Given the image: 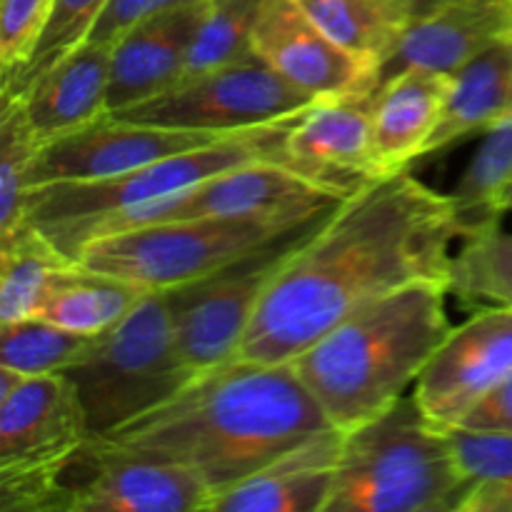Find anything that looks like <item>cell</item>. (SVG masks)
Returning a JSON list of instances; mask_svg holds the SVG:
<instances>
[{
    "label": "cell",
    "mask_w": 512,
    "mask_h": 512,
    "mask_svg": "<svg viewBox=\"0 0 512 512\" xmlns=\"http://www.w3.org/2000/svg\"><path fill=\"white\" fill-rule=\"evenodd\" d=\"M512 115V38L490 45L453 75L440 123L423 158L443 153L458 140L485 133Z\"/></svg>",
    "instance_id": "22"
},
{
    "label": "cell",
    "mask_w": 512,
    "mask_h": 512,
    "mask_svg": "<svg viewBox=\"0 0 512 512\" xmlns=\"http://www.w3.org/2000/svg\"><path fill=\"white\" fill-rule=\"evenodd\" d=\"M253 50L275 73L318 100L378 90L375 70L333 43L298 0H265Z\"/></svg>",
    "instance_id": "16"
},
{
    "label": "cell",
    "mask_w": 512,
    "mask_h": 512,
    "mask_svg": "<svg viewBox=\"0 0 512 512\" xmlns=\"http://www.w3.org/2000/svg\"><path fill=\"white\" fill-rule=\"evenodd\" d=\"M335 210V208H333ZM333 210L305 220L280 238L260 245L228 268L165 290L185 363L200 370L238 358L253 315L285 260L320 228Z\"/></svg>",
    "instance_id": "9"
},
{
    "label": "cell",
    "mask_w": 512,
    "mask_h": 512,
    "mask_svg": "<svg viewBox=\"0 0 512 512\" xmlns=\"http://www.w3.org/2000/svg\"><path fill=\"white\" fill-rule=\"evenodd\" d=\"M55 0H0V73L10 75L33 53Z\"/></svg>",
    "instance_id": "33"
},
{
    "label": "cell",
    "mask_w": 512,
    "mask_h": 512,
    "mask_svg": "<svg viewBox=\"0 0 512 512\" xmlns=\"http://www.w3.org/2000/svg\"><path fill=\"white\" fill-rule=\"evenodd\" d=\"M512 375V308H478L450 328L413 385V398L440 428H453L488 390Z\"/></svg>",
    "instance_id": "13"
},
{
    "label": "cell",
    "mask_w": 512,
    "mask_h": 512,
    "mask_svg": "<svg viewBox=\"0 0 512 512\" xmlns=\"http://www.w3.org/2000/svg\"><path fill=\"white\" fill-rule=\"evenodd\" d=\"M150 290L118 275L68 263L58 270L40 318L80 335H100L125 318Z\"/></svg>",
    "instance_id": "23"
},
{
    "label": "cell",
    "mask_w": 512,
    "mask_h": 512,
    "mask_svg": "<svg viewBox=\"0 0 512 512\" xmlns=\"http://www.w3.org/2000/svg\"><path fill=\"white\" fill-rule=\"evenodd\" d=\"M328 428L335 425L290 363L233 358L100 438L188 470L213 500Z\"/></svg>",
    "instance_id": "2"
},
{
    "label": "cell",
    "mask_w": 512,
    "mask_h": 512,
    "mask_svg": "<svg viewBox=\"0 0 512 512\" xmlns=\"http://www.w3.org/2000/svg\"><path fill=\"white\" fill-rule=\"evenodd\" d=\"M93 338L60 328L40 315L0 323V365L28 378L63 373L88 350Z\"/></svg>",
    "instance_id": "30"
},
{
    "label": "cell",
    "mask_w": 512,
    "mask_h": 512,
    "mask_svg": "<svg viewBox=\"0 0 512 512\" xmlns=\"http://www.w3.org/2000/svg\"><path fill=\"white\" fill-rule=\"evenodd\" d=\"M305 110L260 128L228 133L208 145L170 155L115 178L30 188L23 208L25 225L43 235L65 260L75 263L80 250L98 238L110 220L130 210L173 198L238 165L285 160V140Z\"/></svg>",
    "instance_id": "4"
},
{
    "label": "cell",
    "mask_w": 512,
    "mask_h": 512,
    "mask_svg": "<svg viewBox=\"0 0 512 512\" xmlns=\"http://www.w3.org/2000/svg\"><path fill=\"white\" fill-rule=\"evenodd\" d=\"M505 38H512V0H443L405 25L378 68V88L408 68L455 75Z\"/></svg>",
    "instance_id": "17"
},
{
    "label": "cell",
    "mask_w": 512,
    "mask_h": 512,
    "mask_svg": "<svg viewBox=\"0 0 512 512\" xmlns=\"http://www.w3.org/2000/svg\"><path fill=\"white\" fill-rule=\"evenodd\" d=\"M88 438L83 408L63 373L25 378L0 398V483L40 478Z\"/></svg>",
    "instance_id": "15"
},
{
    "label": "cell",
    "mask_w": 512,
    "mask_h": 512,
    "mask_svg": "<svg viewBox=\"0 0 512 512\" xmlns=\"http://www.w3.org/2000/svg\"><path fill=\"white\" fill-rule=\"evenodd\" d=\"M263 3L265 0H205L185 78L253 53V30Z\"/></svg>",
    "instance_id": "31"
},
{
    "label": "cell",
    "mask_w": 512,
    "mask_h": 512,
    "mask_svg": "<svg viewBox=\"0 0 512 512\" xmlns=\"http://www.w3.org/2000/svg\"><path fill=\"white\" fill-rule=\"evenodd\" d=\"M448 288L473 310L512 308V233L498 225L465 238L455 250Z\"/></svg>",
    "instance_id": "28"
},
{
    "label": "cell",
    "mask_w": 512,
    "mask_h": 512,
    "mask_svg": "<svg viewBox=\"0 0 512 512\" xmlns=\"http://www.w3.org/2000/svg\"><path fill=\"white\" fill-rule=\"evenodd\" d=\"M218 138L223 135L135 123L105 113L83 128L40 145L28 170V190L53 183L115 178Z\"/></svg>",
    "instance_id": "12"
},
{
    "label": "cell",
    "mask_w": 512,
    "mask_h": 512,
    "mask_svg": "<svg viewBox=\"0 0 512 512\" xmlns=\"http://www.w3.org/2000/svg\"><path fill=\"white\" fill-rule=\"evenodd\" d=\"M503 210H505V213L512 210V180H510L508 188H505V193H503Z\"/></svg>",
    "instance_id": "37"
},
{
    "label": "cell",
    "mask_w": 512,
    "mask_h": 512,
    "mask_svg": "<svg viewBox=\"0 0 512 512\" xmlns=\"http://www.w3.org/2000/svg\"><path fill=\"white\" fill-rule=\"evenodd\" d=\"M453 428L512 435V375L488 390Z\"/></svg>",
    "instance_id": "35"
},
{
    "label": "cell",
    "mask_w": 512,
    "mask_h": 512,
    "mask_svg": "<svg viewBox=\"0 0 512 512\" xmlns=\"http://www.w3.org/2000/svg\"><path fill=\"white\" fill-rule=\"evenodd\" d=\"M298 3L333 43L373 68L375 78L408 25L405 13L393 0H298Z\"/></svg>",
    "instance_id": "25"
},
{
    "label": "cell",
    "mask_w": 512,
    "mask_h": 512,
    "mask_svg": "<svg viewBox=\"0 0 512 512\" xmlns=\"http://www.w3.org/2000/svg\"><path fill=\"white\" fill-rule=\"evenodd\" d=\"M463 475L458 512H512V435L448 428Z\"/></svg>",
    "instance_id": "27"
},
{
    "label": "cell",
    "mask_w": 512,
    "mask_h": 512,
    "mask_svg": "<svg viewBox=\"0 0 512 512\" xmlns=\"http://www.w3.org/2000/svg\"><path fill=\"white\" fill-rule=\"evenodd\" d=\"M18 98H0V243L25 225L28 170L40 150Z\"/></svg>",
    "instance_id": "32"
},
{
    "label": "cell",
    "mask_w": 512,
    "mask_h": 512,
    "mask_svg": "<svg viewBox=\"0 0 512 512\" xmlns=\"http://www.w3.org/2000/svg\"><path fill=\"white\" fill-rule=\"evenodd\" d=\"M203 3L205 0H190L163 10L110 45L108 113L143 103L185 78Z\"/></svg>",
    "instance_id": "18"
},
{
    "label": "cell",
    "mask_w": 512,
    "mask_h": 512,
    "mask_svg": "<svg viewBox=\"0 0 512 512\" xmlns=\"http://www.w3.org/2000/svg\"><path fill=\"white\" fill-rule=\"evenodd\" d=\"M183 3H190V0H108L88 40L113 45L120 35L128 33L143 20Z\"/></svg>",
    "instance_id": "34"
},
{
    "label": "cell",
    "mask_w": 512,
    "mask_h": 512,
    "mask_svg": "<svg viewBox=\"0 0 512 512\" xmlns=\"http://www.w3.org/2000/svg\"><path fill=\"white\" fill-rule=\"evenodd\" d=\"M105 5L108 0H55L30 58L0 83V98H20L40 75L88 43Z\"/></svg>",
    "instance_id": "29"
},
{
    "label": "cell",
    "mask_w": 512,
    "mask_h": 512,
    "mask_svg": "<svg viewBox=\"0 0 512 512\" xmlns=\"http://www.w3.org/2000/svg\"><path fill=\"white\" fill-rule=\"evenodd\" d=\"M393 3L403 10L405 18H408V23H410V20L420 18V15H425V13H430L433 8H438L443 0H393Z\"/></svg>",
    "instance_id": "36"
},
{
    "label": "cell",
    "mask_w": 512,
    "mask_h": 512,
    "mask_svg": "<svg viewBox=\"0 0 512 512\" xmlns=\"http://www.w3.org/2000/svg\"><path fill=\"white\" fill-rule=\"evenodd\" d=\"M315 103L318 98L288 83L253 50L228 65L188 75L173 88L113 115L163 128L228 135L270 125Z\"/></svg>",
    "instance_id": "10"
},
{
    "label": "cell",
    "mask_w": 512,
    "mask_h": 512,
    "mask_svg": "<svg viewBox=\"0 0 512 512\" xmlns=\"http://www.w3.org/2000/svg\"><path fill=\"white\" fill-rule=\"evenodd\" d=\"M108 88L110 45L88 40L40 75L18 100L45 145L108 113Z\"/></svg>",
    "instance_id": "20"
},
{
    "label": "cell",
    "mask_w": 512,
    "mask_h": 512,
    "mask_svg": "<svg viewBox=\"0 0 512 512\" xmlns=\"http://www.w3.org/2000/svg\"><path fill=\"white\" fill-rule=\"evenodd\" d=\"M460 240L448 193L408 168L373 180L285 260L260 298L238 358L290 363L365 305L420 280L450 283Z\"/></svg>",
    "instance_id": "1"
},
{
    "label": "cell",
    "mask_w": 512,
    "mask_h": 512,
    "mask_svg": "<svg viewBox=\"0 0 512 512\" xmlns=\"http://www.w3.org/2000/svg\"><path fill=\"white\" fill-rule=\"evenodd\" d=\"M83 408L88 435H110L158 408L195 378L175 335L165 290H150L120 323L95 335L63 370Z\"/></svg>",
    "instance_id": "6"
},
{
    "label": "cell",
    "mask_w": 512,
    "mask_h": 512,
    "mask_svg": "<svg viewBox=\"0 0 512 512\" xmlns=\"http://www.w3.org/2000/svg\"><path fill=\"white\" fill-rule=\"evenodd\" d=\"M210 490L175 465L88 435L48 475L0 495L3 512H208Z\"/></svg>",
    "instance_id": "7"
},
{
    "label": "cell",
    "mask_w": 512,
    "mask_h": 512,
    "mask_svg": "<svg viewBox=\"0 0 512 512\" xmlns=\"http://www.w3.org/2000/svg\"><path fill=\"white\" fill-rule=\"evenodd\" d=\"M68 263L30 225L0 243V323L35 318L48 298L53 278Z\"/></svg>",
    "instance_id": "26"
},
{
    "label": "cell",
    "mask_w": 512,
    "mask_h": 512,
    "mask_svg": "<svg viewBox=\"0 0 512 512\" xmlns=\"http://www.w3.org/2000/svg\"><path fill=\"white\" fill-rule=\"evenodd\" d=\"M448 283L420 280L365 305L295 355L290 368L330 423L350 430L398 403L450 333Z\"/></svg>",
    "instance_id": "3"
},
{
    "label": "cell",
    "mask_w": 512,
    "mask_h": 512,
    "mask_svg": "<svg viewBox=\"0 0 512 512\" xmlns=\"http://www.w3.org/2000/svg\"><path fill=\"white\" fill-rule=\"evenodd\" d=\"M463 475L448 428L403 395L375 418L343 430L325 512H458Z\"/></svg>",
    "instance_id": "5"
},
{
    "label": "cell",
    "mask_w": 512,
    "mask_h": 512,
    "mask_svg": "<svg viewBox=\"0 0 512 512\" xmlns=\"http://www.w3.org/2000/svg\"><path fill=\"white\" fill-rule=\"evenodd\" d=\"M343 200L290 168L285 160H255L213 175L173 198L130 210L110 220L98 238L140 225L188 218H310Z\"/></svg>",
    "instance_id": "11"
},
{
    "label": "cell",
    "mask_w": 512,
    "mask_h": 512,
    "mask_svg": "<svg viewBox=\"0 0 512 512\" xmlns=\"http://www.w3.org/2000/svg\"><path fill=\"white\" fill-rule=\"evenodd\" d=\"M343 430L328 428L210 500L208 512H325Z\"/></svg>",
    "instance_id": "19"
},
{
    "label": "cell",
    "mask_w": 512,
    "mask_h": 512,
    "mask_svg": "<svg viewBox=\"0 0 512 512\" xmlns=\"http://www.w3.org/2000/svg\"><path fill=\"white\" fill-rule=\"evenodd\" d=\"M375 93L378 90H355L310 105L285 140L290 168L340 198H350L388 175L375 150Z\"/></svg>",
    "instance_id": "14"
},
{
    "label": "cell",
    "mask_w": 512,
    "mask_h": 512,
    "mask_svg": "<svg viewBox=\"0 0 512 512\" xmlns=\"http://www.w3.org/2000/svg\"><path fill=\"white\" fill-rule=\"evenodd\" d=\"M512 180V115L485 130L478 153L470 158L448 198L460 235L473 238L503 220V193ZM460 240V243H463Z\"/></svg>",
    "instance_id": "24"
},
{
    "label": "cell",
    "mask_w": 512,
    "mask_h": 512,
    "mask_svg": "<svg viewBox=\"0 0 512 512\" xmlns=\"http://www.w3.org/2000/svg\"><path fill=\"white\" fill-rule=\"evenodd\" d=\"M453 75L408 68L383 83L375 93V150L388 173L408 168L423 158L448 103Z\"/></svg>",
    "instance_id": "21"
},
{
    "label": "cell",
    "mask_w": 512,
    "mask_h": 512,
    "mask_svg": "<svg viewBox=\"0 0 512 512\" xmlns=\"http://www.w3.org/2000/svg\"><path fill=\"white\" fill-rule=\"evenodd\" d=\"M310 218H188L140 225L90 240L75 263L148 290H170L228 268Z\"/></svg>",
    "instance_id": "8"
}]
</instances>
